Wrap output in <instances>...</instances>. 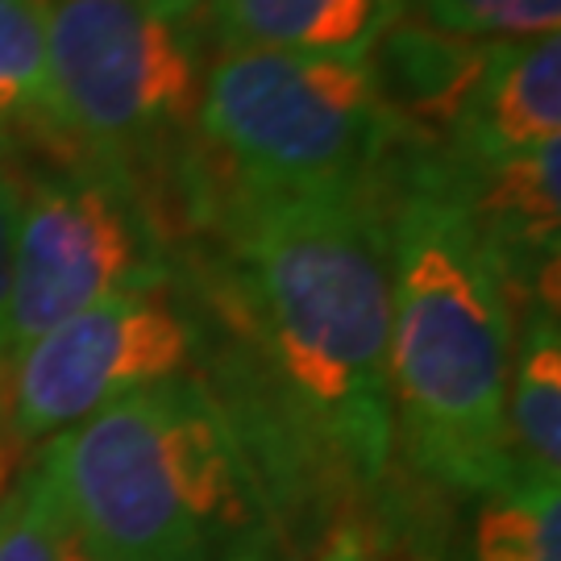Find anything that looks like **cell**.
<instances>
[{"mask_svg": "<svg viewBox=\"0 0 561 561\" xmlns=\"http://www.w3.org/2000/svg\"><path fill=\"white\" fill-rule=\"evenodd\" d=\"M387 183L241 187L187 167L208 304L245 354L262 474L379 486L396 449Z\"/></svg>", "mask_w": 561, "mask_h": 561, "instance_id": "6da1fadb", "label": "cell"}, {"mask_svg": "<svg viewBox=\"0 0 561 561\" xmlns=\"http://www.w3.org/2000/svg\"><path fill=\"white\" fill-rule=\"evenodd\" d=\"M391 250V412L396 442L445 486H512L507 375L516 287L421 146L387 183Z\"/></svg>", "mask_w": 561, "mask_h": 561, "instance_id": "7a4b0ae2", "label": "cell"}, {"mask_svg": "<svg viewBox=\"0 0 561 561\" xmlns=\"http://www.w3.org/2000/svg\"><path fill=\"white\" fill-rule=\"evenodd\" d=\"M38 458L104 561H271V482L204 375L104 408Z\"/></svg>", "mask_w": 561, "mask_h": 561, "instance_id": "3957f363", "label": "cell"}, {"mask_svg": "<svg viewBox=\"0 0 561 561\" xmlns=\"http://www.w3.org/2000/svg\"><path fill=\"white\" fill-rule=\"evenodd\" d=\"M192 167L241 187L382 183L412 138L370 59L225 46L204 67Z\"/></svg>", "mask_w": 561, "mask_h": 561, "instance_id": "277c9868", "label": "cell"}, {"mask_svg": "<svg viewBox=\"0 0 561 561\" xmlns=\"http://www.w3.org/2000/svg\"><path fill=\"white\" fill-rule=\"evenodd\" d=\"M201 13L204 0H42L62 154L138 183L141 167L180 150L204 83Z\"/></svg>", "mask_w": 561, "mask_h": 561, "instance_id": "5b68a950", "label": "cell"}, {"mask_svg": "<svg viewBox=\"0 0 561 561\" xmlns=\"http://www.w3.org/2000/svg\"><path fill=\"white\" fill-rule=\"evenodd\" d=\"M167 283V250L138 183L83 159L21 171L9 358L92 304Z\"/></svg>", "mask_w": 561, "mask_h": 561, "instance_id": "8992f818", "label": "cell"}, {"mask_svg": "<svg viewBox=\"0 0 561 561\" xmlns=\"http://www.w3.org/2000/svg\"><path fill=\"white\" fill-rule=\"evenodd\" d=\"M201 321L167 287H138L76 312L4 362L0 408L21 445H46L146 387L192 375Z\"/></svg>", "mask_w": 561, "mask_h": 561, "instance_id": "52a82bcc", "label": "cell"}, {"mask_svg": "<svg viewBox=\"0 0 561 561\" xmlns=\"http://www.w3.org/2000/svg\"><path fill=\"white\" fill-rule=\"evenodd\" d=\"M561 141V34L482 42L461 83L442 154H507Z\"/></svg>", "mask_w": 561, "mask_h": 561, "instance_id": "ba28073f", "label": "cell"}, {"mask_svg": "<svg viewBox=\"0 0 561 561\" xmlns=\"http://www.w3.org/2000/svg\"><path fill=\"white\" fill-rule=\"evenodd\" d=\"M221 46L370 59L408 0H204Z\"/></svg>", "mask_w": 561, "mask_h": 561, "instance_id": "9c48e42d", "label": "cell"}, {"mask_svg": "<svg viewBox=\"0 0 561 561\" xmlns=\"http://www.w3.org/2000/svg\"><path fill=\"white\" fill-rule=\"evenodd\" d=\"M507 445L516 479L561 482V324L558 304L528 300L507 375Z\"/></svg>", "mask_w": 561, "mask_h": 561, "instance_id": "30bf717a", "label": "cell"}, {"mask_svg": "<svg viewBox=\"0 0 561 561\" xmlns=\"http://www.w3.org/2000/svg\"><path fill=\"white\" fill-rule=\"evenodd\" d=\"M0 561H104L71 516L38 449L0 491Z\"/></svg>", "mask_w": 561, "mask_h": 561, "instance_id": "8fae6325", "label": "cell"}, {"mask_svg": "<svg viewBox=\"0 0 561 561\" xmlns=\"http://www.w3.org/2000/svg\"><path fill=\"white\" fill-rule=\"evenodd\" d=\"M13 134L50 138L42 0H0V146H13Z\"/></svg>", "mask_w": 561, "mask_h": 561, "instance_id": "7c38bea8", "label": "cell"}, {"mask_svg": "<svg viewBox=\"0 0 561 561\" xmlns=\"http://www.w3.org/2000/svg\"><path fill=\"white\" fill-rule=\"evenodd\" d=\"M482 500L474 558L561 561V482L520 479Z\"/></svg>", "mask_w": 561, "mask_h": 561, "instance_id": "4fadbf2b", "label": "cell"}, {"mask_svg": "<svg viewBox=\"0 0 561 561\" xmlns=\"http://www.w3.org/2000/svg\"><path fill=\"white\" fill-rule=\"evenodd\" d=\"M408 18L466 42H533L561 34V0H408Z\"/></svg>", "mask_w": 561, "mask_h": 561, "instance_id": "5bb4252c", "label": "cell"}, {"mask_svg": "<svg viewBox=\"0 0 561 561\" xmlns=\"http://www.w3.org/2000/svg\"><path fill=\"white\" fill-rule=\"evenodd\" d=\"M21 221V167L13 146H0V375L9 358V287H13V254H18Z\"/></svg>", "mask_w": 561, "mask_h": 561, "instance_id": "9a60e30c", "label": "cell"}, {"mask_svg": "<svg viewBox=\"0 0 561 561\" xmlns=\"http://www.w3.org/2000/svg\"><path fill=\"white\" fill-rule=\"evenodd\" d=\"M317 561H370V553H366V545H362V537L354 528H337L324 541L321 553H317Z\"/></svg>", "mask_w": 561, "mask_h": 561, "instance_id": "2e32d148", "label": "cell"}, {"mask_svg": "<svg viewBox=\"0 0 561 561\" xmlns=\"http://www.w3.org/2000/svg\"><path fill=\"white\" fill-rule=\"evenodd\" d=\"M4 482H9V449L0 442V491H4Z\"/></svg>", "mask_w": 561, "mask_h": 561, "instance_id": "e0dca14e", "label": "cell"}]
</instances>
